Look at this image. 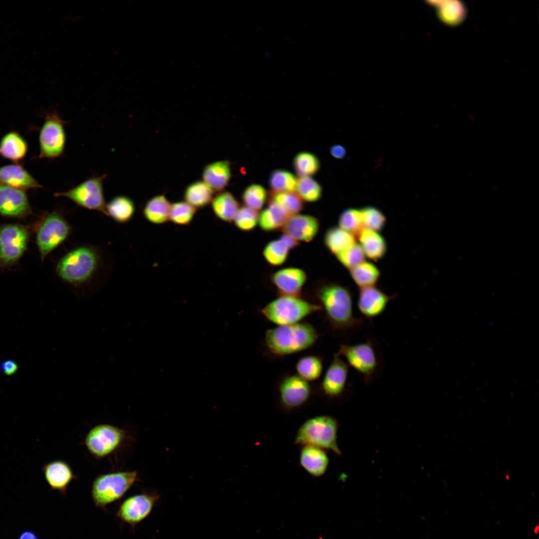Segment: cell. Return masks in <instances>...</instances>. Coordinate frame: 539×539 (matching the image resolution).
Wrapping results in <instances>:
<instances>
[{
    "instance_id": "obj_1",
    "label": "cell",
    "mask_w": 539,
    "mask_h": 539,
    "mask_svg": "<svg viewBox=\"0 0 539 539\" xmlns=\"http://www.w3.org/2000/svg\"><path fill=\"white\" fill-rule=\"evenodd\" d=\"M317 296L331 325L339 330H354L362 324L353 314L351 294L344 286L329 283L321 286Z\"/></svg>"
},
{
    "instance_id": "obj_2",
    "label": "cell",
    "mask_w": 539,
    "mask_h": 539,
    "mask_svg": "<svg viewBox=\"0 0 539 539\" xmlns=\"http://www.w3.org/2000/svg\"><path fill=\"white\" fill-rule=\"evenodd\" d=\"M318 338L315 329L306 322L278 325L267 330L265 341L273 354L284 356L300 352L313 345Z\"/></svg>"
},
{
    "instance_id": "obj_3",
    "label": "cell",
    "mask_w": 539,
    "mask_h": 539,
    "mask_svg": "<svg viewBox=\"0 0 539 539\" xmlns=\"http://www.w3.org/2000/svg\"><path fill=\"white\" fill-rule=\"evenodd\" d=\"M338 423L330 416H316L305 421L299 428L295 444L310 445L341 454L337 442Z\"/></svg>"
},
{
    "instance_id": "obj_4",
    "label": "cell",
    "mask_w": 539,
    "mask_h": 539,
    "mask_svg": "<svg viewBox=\"0 0 539 539\" xmlns=\"http://www.w3.org/2000/svg\"><path fill=\"white\" fill-rule=\"evenodd\" d=\"M138 480V473L120 471L99 475L94 480L91 496L95 506L106 510L107 505L123 497Z\"/></svg>"
},
{
    "instance_id": "obj_5",
    "label": "cell",
    "mask_w": 539,
    "mask_h": 539,
    "mask_svg": "<svg viewBox=\"0 0 539 539\" xmlns=\"http://www.w3.org/2000/svg\"><path fill=\"white\" fill-rule=\"evenodd\" d=\"M98 256L92 248L80 247L63 257L56 266V272L64 281L80 283L87 280L96 270Z\"/></svg>"
},
{
    "instance_id": "obj_6",
    "label": "cell",
    "mask_w": 539,
    "mask_h": 539,
    "mask_svg": "<svg viewBox=\"0 0 539 539\" xmlns=\"http://www.w3.org/2000/svg\"><path fill=\"white\" fill-rule=\"evenodd\" d=\"M322 309L320 305L309 302L299 296L280 295L265 306L261 312L271 322L282 325L298 323Z\"/></svg>"
},
{
    "instance_id": "obj_7",
    "label": "cell",
    "mask_w": 539,
    "mask_h": 539,
    "mask_svg": "<svg viewBox=\"0 0 539 539\" xmlns=\"http://www.w3.org/2000/svg\"><path fill=\"white\" fill-rule=\"evenodd\" d=\"M55 109L46 112L39 133V158L54 159L64 154L66 141L65 125Z\"/></svg>"
},
{
    "instance_id": "obj_8",
    "label": "cell",
    "mask_w": 539,
    "mask_h": 539,
    "mask_svg": "<svg viewBox=\"0 0 539 539\" xmlns=\"http://www.w3.org/2000/svg\"><path fill=\"white\" fill-rule=\"evenodd\" d=\"M71 232V227L57 212L44 215L38 225L36 240L42 260L62 244Z\"/></svg>"
},
{
    "instance_id": "obj_9",
    "label": "cell",
    "mask_w": 539,
    "mask_h": 539,
    "mask_svg": "<svg viewBox=\"0 0 539 539\" xmlns=\"http://www.w3.org/2000/svg\"><path fill=\"white\" fill-rule=\"evenodd\" d=\"M107 176L104 174L91 177L67 191L56 193L54 196L66 198L80 207L106 215L103 186Z\"/></svg>"
},
{
    "instance_id": "obj_10",
    "label": "cell",
    "mask_w": 539,
    "mask_h": 539,
    "mask_svg": "<svg viewBox=\"0 0 539 539\" xmlns=\"http://www.w3.org/2000/svg\"><path fill=\"white\" fill-rule=\"evenodd\" d=\"M337 353L344 356L349 365L362 376L365 383L369 384L374 379L379 361L370 340L354 345H340Z\"/></svg>"
},
{
    "instance_id": "obj_11",
    "label": "cell",
    "mask_w": 539,
    "mask_h": 539,
    "mask_svg": "<svg viewBox=\"0 0 539 539\" xmlns=\"http://www.w3.org/2000/svg\"><path fill=\"white\" fill-rule=\"evenodd\" d=\"M29 237L28 228L18 224L0 227V266L7 268L17 262L25 252Z\"/></svg>"
},
{
    "instance_id": "obj_12",
    "label": "cell",
    "mask_w": 539,
    "mask_h": 539,
    "mask_svg": "<svg viewBox=\"0 0 539 539\" xmlns=\"http://www.w3.org/2000/svg\"><path fill=\"white\" fill-rule=\"evenodd\" d=\"M124 430L109 424H99L87 434L85 445L92 455L97 459L107 456L115 451L126 438Z\"/></svg>"
},
{
    "instance_id": "obj_13",
    "label": "cell",
    "mask_w": 539,
    "mask_h": 539,
    "mask_svg": "<svg viewBox=\"0 0 539 539\" xmlns=\"http://www.w3.org/2000/svg\"><path fill=\"white\" fill-rule=\"evenodd\" d=\"M159 498L160 495L155 492L131 496L121 503L116 516L122 522L129 524L134 531L135 526L150 515Z\"/></svg>"
},
{
    "instance_id": "obj_14",
    "label": "cell",
    "mask_w": 539,
    "mask_h": 539,
    "mask_svg": "<svg viewBox=\"0 0 539 539\" xmlns=\"http://www.w3.org/2000/svg\"><path fill=\"white\" fill-rule=\"evenodd\" d=\"M278 391L281 404L289 410L303 405L309 399L311 394V388L308 382L297 375L284 377L279 384Z\"/></svg>"
},
{
    "instance_id": "obj_15",
    "label": "cell",
    "mask_w": 539,
    "mask_h": 539,
    "mask_svg": "<svg viewBox=\"0 0 539 539\" xmlns=\"http://www.w3.org/2000/svg\"><path fill=\"white\" fill-rule=\"evenodd\" d=\"M31 209L25 190L0 184V215L23 218Z\"/></svg>"
},
{
    "instance_id": "obj_16",
    "label": "cell",
    "mask_w": 539,
    "mask_h": 539,
    "mask_svg": "<svg viewBox=\"0 0 539 539\" xmlns=\"http://www.w3.org/2000/svg\"><path fill=\"white\" fill-rule=\"evenodd\" d=\"M348 373V366L337 353H335L321 384L324 394L331 398L341 396L345 390Z\"/></svg>"
},
{
    "instance_id": "obj_17",
    "label": "cell",
    "mask_w": 539,
    "mask_h": 539,
    "mask_svg": "<svg viewBox=\"0 0 539 539\" xmlns=\"http://www.w3.org/2000/svg\"><path fill=\"white\" fill-rule=\"evenodd\" d=\"M319 228V223L315 217L297 214L288 217L281 230L297 242H308L316 236Z\"/></svg>"
},
{
    "instance_id": "obj_18",
    "label": "cell",
    "mask_w": 539,
    "mask_h": 539,
    "mask_svg": "<svg viewBox=\"0 0 539 539\" xmlns=\"http://www.w3.org/2000/svg\"><path fill=\"white\" fill-rule=\"evenodd\" d=\"M271 280L280 295L299 296L307 275L300 269L286 268L273 273Z\"/></svg>"
},
{
    "instance_id": "obj_19",
    "label": "cell",
    "mask_w": 539,
    "mask_h": 539,
    "mask_svg": "<svg viewBox=\"0 0 539 539\" xmlns=\"http://www.w3.org/2000/svg\"><path fill=\"white\" fill-rule=\"evenodd\" d=\"M392 298L374 286L361 288L358 308L366 318L372 319L384 312Z\"/></svg>"
},
{
    "instance_id": "obj_20",
    "label": "cell",
    "mask_w": 539,
    "mask_h": 539,
    "mask_svg": "<svg viewBox=\"0 0 539 539\" xmlns=\"http://www.w3.org/2000/svg\"><path fill=\"white\" fill-rule=\"evenodd\" d=\"M44 478L52 490L66 495L67 487L76 479L71 467L63 461L55 460L44 465L42 468Z\"/></svg>"
},
{
    "instance_id": "obj_21",
    "label": "cell",
    "mask_w": 539,
    "mask_h": 539,
    "mask_svg": "<svg viewBox=\"0 0 539 539\" xmlns=\"http://www.w3.org/2000/svg\"><path fill=\"white\" fill-rule=\"evenodd\" d=\"M0 184L26 191L42 188L19 164L0 167Z\"/></svg>"
},
{
    "instance_id": "obj_22",
    "label": "cell",
    "mask_w": 539,
    "mask_h": 539,
    "mask_svg": "<svg viewBox=\"0 0 539 539\" xmlns=\"http://www.w3.org/2000/svg\"><path fill=\"white\" fill-rule=\"evenodd\" d=\"M299 462L310 475L319 477L326 472L329 459L323 449L310 445L304 446L300 452Z\"/></svg>"
},
{
    "instance_id": "obj_23",
    "label": "cell",
    "mask_w": 539,
    "mask_h": 539,
    "mask_svg": "<svg viewBox=\"0 0 539 539\" xmlns=\"http://www.w3.org/2000/svg\"><path fill=\"white\" fill-rule=\"evenodd\" d=\"M27 150V142L16 131L7 132L0 141V156L16 164L25 158Z\"/></svg>"
},
{
    "instance_id": "obj_24",
    "label": "cell",
    "mask_w": 539,
    "mask_h": 539,
    "mask_svg": "<svg viewBox=\"0 0 539 539\" xmlns=\"http://www.w3.org/2000/svg\"><path fill=\"white\" fill-rule=\"evenodd\" d=\"M228 161H217L207 165L203 174L204 182L212 191L221 192L226 187L231 177Z\"/></svg>"
},
{
    "instance_id": "obj_25",
    "label": "cell",
    "mask_w": 539,
    "mask_h": 539,
    "mask_svg": "<svg viewBox=\"0 0 539 539\" xmlns=\"http://www.w3.org/2000/svg\"><path fill=\"white\" fill-rule=\"evenodd\" d=\"M298 245L297 241L283 234L279 239L272 241L266 246L263 256L270 265L280 266L286 260L289 250Z\"/></svg>"
},
{
    "instance_id": "obj_26",
    "label": "cell",
    "mask_w": 539,
    "mask_h": 539,
    "mask_svg": "<svg viewBox=\"0 0 539 539\" xmlns=\"http://www.w3.org/2000/svg\"><path fill=\"white\" fill-rule=\"evenodd\" d=\"M434 2L438 16L447 25L457 26L461 24L467 17V7L461 1L454 0Z\"/></svg>"
},
{
    "instance_id": "obj_27",
    "label": "cell",
    "mask_w": 539,
    "mask_h": 539,
    "mask_svg": "<svg viewBox=\"0 0 539 539\" xmlns=\"http://www.w3.org/2000/svg\"><path fill=\"white\" fill-rule=\"evenodd\" d=\"M357 236L359 245L368 258L377 260L385 255L387 251L386 242L377 232L363 229Z\"/></svg>"
},
{
    "instance_id": "obj_28",
    "label": "cell",
    "mask_w": 539,
    "mask_h": 539,
    "mask_svg": "<svg viewBox=\"0 0 539 539\" xmlns=\"http://www.w3.org/2000/svg\"><path fill=\"white\" fill-rule=\"evenodd\" d=\"M289 216L282 208L269 201L268 206L259 214L258 224L265 232L273 231L281 228Z\"/></svg>"
},
{
    "instance_id": "obj_29",
    "label": "cell",
    "mask_w": 539,
    "mask_h": 539,
    "mask_svg": "<svg viewBox=\"0 0 539 539\" xmlns=\"http://www.w3.org/2000/svg\"><path fill=\"white\" fill-rule=\"evenodd\" d=\"M106 215L119 223H125L133 217L135 206L133 200L129 197L123 195L113 198L105 207Z\"/></svg>"
},
{
    "instance_id": "obj_30",
    "label": "cell",
    "mask_w": 539,
    "mask_h": 539,
    "mask_svg": "<svg viewBox=\"0 0 539 539\" xmlns=\"http://www.w3.org/2000/svg\"><path fill=\"white\" fill-rule=\"evenodd\" d=\"M171 205L164 195L155 196L145 205L143 210V216L153 224L165 223L169 220Z\"/></svg>"
},
{
    "instance_id": "obj_31",
    "label": "cell",
    "mask_w": 539,
    "mask_h": 539,
    "mask_svg": "<svg viewBox=\"0 0 539 539\" xmlns=\"http://www.w3.org/2000/svg\"><path fill=\"white\" fill-rule=\"evenodd\" d=\"M324 243L327 249L335 255L356 243L355 236L339 227H333L324 235Z\"/></svg>"
},
{
    "instance_id": "obj_32",
    "label": "cell",
    "mask_w": 539,
    "mask_h": 539,
    "mask_svg": "<svg viewBox=\"0 0 539 539\" xmlns=\"http://www.w3.org/2000/svg\"><path fill=\"white\" fill-rule=\"evenodd\" d=\"M212 206L215 215L220 220L228 223L234 221L239 209V203L228 192L220 193L213 199Z\"/></svg>"
},
{
    "instance_id": "obj_33",
    "label": "cell",
    "mask_w": 539,
    "mask_h": 539,
    "mask_svg": "<svg viewBox=\"0 0 539 539\" xmlns=\"http://www.w3.org/2000/svg\"><path fill=\"white\" fill-rule=\"evenodd\" d=\"M213 191L202 181H197L186 188L184 198L186 202L196 208H203L212 202Z\"/></svg>"
},
{
    "instance_id": "obj_34",
    "label": "cell",
    "mask_w": 539,
    "mask_h": 539,
    "mask_svg": "<svg viewBox=\"0 0 539 539\" xmlns=\"http://www.w3.org/2000/svg\"><path fill=\"white\" fill-rule=\"evenodd\" d=\"M351 276L361 288L374 286L380 276V271L373 264L364 261L349 269Z\"/></svg>"
},
{
    "instance_id": "obj_35",
    "label": "cell",
    "mask_w": 539,
    "mask_h": 539,
    "mask_svg": "<svg viewBox=\"0 0 539 539\" xmlns=\"http://www.w3.org/2000/svg\"><path fill=\"white\" fill-rule=\"evenodd\" d=\"M297 375L306 381L317 379L322 372L321 358L317 356L308 355L300 358L295 366Z\"/></svg>"
},
{
    "instance_id": "obj_36",
    "label": "cell",
    "mask_w": 539,
    "mask_h": 539,
    "mask_svg": "<svg viewBox=\"0 0 539 539\" xmlns=\"http://www.w3.org/2000/svg\"><path fill=\"white\" fill-rule=\"evenodd\" d=\"M293 165L299 177H311L318 172L320 168L318 158L308 152H301L297 154L293 159Z\"/></svg>"
},
{
    "instance_id": "obj_37",
    "label": "cell",
    "mask_w": 539,
    "mask_h": 539,
    "mask_svg": "<svg viewBox=\"0 0 539 539\" xmlns=\"http://www.w3.org/2000/svg\"><path fill=\"white\" fill-rule=\"evenodd\" d=\"M297 179L291 173L282 169L272 171L269 178V185L272 192H295Z\"/></svg>"
},
{
    "instance_id": "obj_38",
    "label": "cell",
    "mask_w": 539,
    "mask_h": 539,
    "mask_svg": "<svg viewBox=\"0 0 539 539\" xmlns=\"http://www.w3.org/2000/svg\"><path fill=\"white\" fill-rule=\"evenodd\" d=\"M269 201L282 208L290 216L299 214L303 209L302 199L295 192H272Z\"/></svg>"
},
{
    "instance_id": "obj_39",
    "label": "cell",
    "mask_w": 539,
    "mask_h": 539,
    "mask_svg": "<svg viewBox=\"0 0 539 539\" xmlns=\"http://www.w3.org/2000/svg\"><path fill=\"white\" fill-rule=\"evenodd\" d=\"M295 192L302 201L314 202L320 199L322 188L320 184L311 177H301L297 179Z\"/></svg>"
},
{
    "instance_id": "obj_40",
    "label": "cell",
    "mask_w": 539,
    "mask_h": 539,
    "mask_svg": "<svg viewBox=\"0 0 539 539\" xmlns=\"http://www.w3.org/2000/svg\"><path fill=\"white\" fill-rule=\"evenodd\" d=\"M339 227L354 236L364 229L360 209L349 208L340 214Z\"/></svg>"
},
{
    "instance_id": "obj_41",
    "label": "cell",
    "mask_w": 539,
    "mask_h": 539,
    "mask_svg": "<svg viewBox=\"0 0 539 539\" xmlns=\"http://www.w3.org/2000/svg\"><path fill=\"white\" fill-rule=\"evenodd\" d=\"M267 196V192L265 188L260 185L253 184L244 190L242 200L245 206L259 211L264 206Z\"/></svg>"
},
{
    "instance_id": "obj_42",
    "label": "cell",
    "mask_w": 539,
    "mask_h": 539,
    "mask_svg": "<svg viewBox=\"0 0 539 539\" xmlns=\"http://www.w3.org/2000/svg\"><path fill=\"white\" fill-rule=\"evenodd\" d=\"M196 209L186 202H178L171 205L169 220L175 224L185 226L192 222Z\"/></svg>"
},
{
    "instance_id": "obj_43",
    "label": "cell",
    "mask_w": 539,
    "mask_h": 539,
    "mask_svg": "<svg viewBox=\"0 0 539 539\" xmlns=\"http://www.w3.org/2000/svg\"><path fill=\"white\" fill-rule=\"evenodd\" d=\"M364 229L375 232L381 231L385 224L386 218L377 208L367 206L360 209Z\"/></svg>"
},
{
    "instance_id": "obj_44",
    "label": "cell",
    "mask_w": 539,
    "mask_h": 539,
    "mask_svg": "<svg viewBox=\"0 0 539 539\" xmlns=\"http://www.w3.org/2000/svg\"><path fill=\"white\" fill-rule=\"evenodd\" d=\"M258 211L246 206L240 208L234 219L236 227L241 231L253 230L258 224Z\"/></svg>"
},
{
    "instance_id": "obj_45",
    "label": "cell",
    "mask_w": 539,
    "mask_h": 539,
    "mask_svg": "<svg viewBox=\"0 0 539 539\" xmlns=\"http://www.w3.org/2000/svg\"><path fill=\"white\" fill-rule=\"evenodd\" d=\"M335 256L340 263L349 269L362 263L365 260V255L361 247L356 243Z\"/></svg>"
},
{
    "instance_id": "obj_46",
    "label": "cell",
    "mask_w": 539,
    "mask_h": 539,
    "mask_svg": "<svg viewBox=\"0 0 539 539\" xmlns=\"http://www.w3.org/2000/svg\"><path fill=\"white\" fill-rule=\"evenodd\" d=\"M18 368L17 364L12 359L5 360L0 363V370L5 375L12 376L15 374Z\"/></svg>"
},
{
    "instance_id": "obj_47",
    "label": "cell",
    "mask_w": 539,
    "mask_h": 539,
    "mask_svg": "<svg viewBox=\"0 0 539 539\" xmlns=\"http://www.w3.org/2000/svg\"><path fill=\"white\" fill-rule=\"evenodd\" d=\"M331 155L336 159H342L346 154V151L345 148L339 144L332 146L330 149Z\"/></svg>"
},
{
    "instance_id": "obj_48",
    "label": "cell",
    "mask_w": 539,
    "mask_h": 539,
    "mask_svg": "<svg viewBox=\"0 0 539 539\" xmlns=\"http://www.w3.org/2000/svg\"><path fill=\"white\" fill-rule=\"evenodd\" d=\"M19 539H38L36 536L32 532L30 531H25L22 533L19 537Z\"/></svg>"
}]
</instances>
